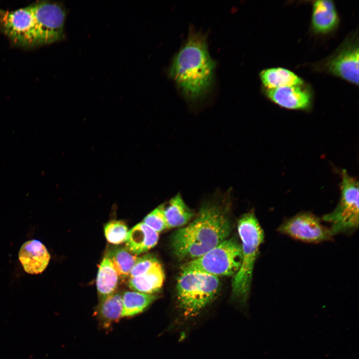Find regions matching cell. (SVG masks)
<instances>
[{"label": "cell", "mask_w": 359, "mask_h": 359, "mask_svg": "<svg viewBox=\"0 0 359 359\" xmlns=\"http://www.w3.org/2000/svg\"><path fill=\"white\" fill-rule=\"evenodd\" d=\"M0 32L10 43L26 49L47 45L39 19L31 4L14 10L0 8Z\"/></svg>", "instance_id": "5b68a950"}, {"label": "cell", "mask_w": 359, "mask_h": 359, "mask_svg": "<svg viewBox=\"0 0 359 359\" xmlns=\"http://www.w3.org/2000/svg\"><path fill=\"white\" fill-rule=\"evenodd\" d=\"M358 43L347 41L325 63L331 73L353 84H359Z\"/></svg>", "instance_id": "30bf717a"}, {"label": "cell", "mask_w": 359, "mask_h": 359, "mask_svg": "<svg viewBox=\"0 0 359 359\" xmlns=\"http://www.w3.org/2000/svg\"><path fill=\"white\" fill-rule=\"evenodd\" d=\"M260 77L266 89L300 86L304 83L302 79L294 73L281 67L265 69L261 72Z\"/></svg>", "instance_id": "2e32d148"}, {"label": "cell", "mask_w": 359, "mask_h": 359, "mask_svg": "<svg viewBox=\"0 0 359 359\" xmlns=\"http://www.w3.org/2000/svg\"><path fill=\"white\" fill-rule=\"evenodd\" d=\"M38 18L47 44L64 39L67 10L60 2L38 0L31 4Z\"/></svg>", "instance_id": "9c48e42d"}, {"label": "cell", "mask_w": 359, "mask_h": 359, "mask_svg": "<svg viewBox=\"0 0 359 359\" xmlns=\"http://www.w3.org/2000/svg\"><path fill=\"white\" fill-rule=\"evenodd\" d=\"M157 299L155 294L134 291L124 292L122 296V317H132L143 312Z\"/></svg>", "instance_id": "ffe728a7"}, {"label": "cell", "mask_w": 359, "mask_h": 359, "mask_svg": "<svg viewBox=\"0 0 359 359\" xmlns=\"http://www.w3.org/2000/svg\"><path fill=\"white\" fill-rule=\"evenodd\" d=\"M18 258L24 271L30 274L42 272L48 264L50 256L45 245L39 240L32 239L21 246Z\"/></svg>", "instance_id": "7c38bea8"}, {"label": "cell", "mask_w": 359, "mask_h": 359, "mask_svg": "<svg viewBox=\"0 0 359 359\" xmlns=\"http://www.w3.org/2000/svg\"><path fill=\"white\" fill-rule=\"evenodd\" d=\"M106 257L113 264L119 277L125 278L130 276L131 271L138 257L126 247L114 248L107 252Z\"/></svg>", "instance_id": "44dd1931"}, {"label": "cell", "mask_w": 359, "mask_h": 359, "mask_svg": "<svg viewBox=\"0 0 359 359\" xmlns=\"http://www.w3.org/2000/svg\"><path fill=\"white\" fill-rule=\"evenodd\" d=\"M219 288L217 277L195 271H181L176 285L178 306L185 317H195L215 298Z\"/></svg>", "instance_id": "277c9868"}, {"label": "cell", "mask_w": 359, "mask_h": 359, "mask_svg": "<svg viewBox=\"0 0 359 359\" xmlns=\"http://www.w3.org/2000/svg\"><path fill=\"white\" fill-rule=\"evenodd\" d=\"M237 229L241 241L242 261L239 270L233 277L232 293L235 299L244 302L250 292L254 265L264 235L253 212L245 213L240 218Z\"/></svg>", "instance_id": "3957f363"}, {"label": "cell", "mask_w": 359, "mask_h": 359, "mask_svg": "<svg viewBox=\"0 0 359 359\" xmlns=\"http://www.w3.org/2000/svg\"><path fill=\"white\" fill-rule=\"evenodd\" d=\"M231 227L226 206L216 202L205 203L193 221L173 234L172 251L181 260L198 258L228 238Z\"/></svg>", "instance_id": "6da1fadb"}, {"label": "cell", "mask_w": 359, "mask_h": 359, "mask_svg": "<svg viewBox=\"0 0 359 359\" xmlns=\"http://www.w3.org/2000/svg\"><path fill=\"white\" fill-rule=\"evenodd\" d=\"M342 177L339 203L334 210L322 218L330 224L329 228L333 236L351 232L359 227L358 182L345 170L342 171Z\"/></svg>", "instance_id": "52a82bcc"}, {"label": "cell", "mask_w": 359, "mask_h": 359, "mask_svg": "<svg viewBox=\"0 0 359 359\" xmlns=\"http://www.w3.org/2000/svg\"><path fill=\"white\" fill-rule=\"evenodd\" d=\"M339 18L334 3L331 0H317L313 4L312 25L316 32L327 33L334 29Z\"/></svg>", "instance_id": "9a60e30c"}, {"label": "cell", "mask_w": 359, "mask_h": 359, "mask_svg": "<svg viewBox=\"0 0 359 359\" xmlns=\"http://www.w3.org/2000/svg\"><path fill=\"white\" fill-rule=\"evenodd\" d=\"M128 227L123 221L113 220L104 226V233L107 241L114 244L125 242L128 233Z\"/></svg>", "instance_id": "7402d4cb"}, {"label": "cell", "mask_w": 359, "mask_h": 359, "mask_svg": "<svg viewBox=\"0 0 359 359\" xmlns=\"http://www.w3.org/2000/svg\"><path fill=\"white\" fill-rule=\"evenodd\" d=\"M164 279V271L158 261L144 273L130 278L128 286L134 291L155 294L162 288Z\"/></svg>", "instance_id": "5bb4252c"}, {"label": "cell", "mask_w": 359, "mask_h": 359, "mask_svg": "<svg viewBox=\"0 0 359 359\" xmlns=\"http://www.w3.org/2000/svg\"><path fill=\"white\" fill-rule=\"evenodd\" d=\"M242 261L241 243L236 238H227L195 259L187 261L181 271H195L218 276H234Z\"/></svg>", "instance_id": "8992f818"}, {"label": "cell", "mask_w": 359, "mask_h": 359, "mask_svg": "<svg viewBox=\"0 0 359 359\" xmlns=\"http://www.w3.org/2000/svg\"><path fill=\"white\" fill-rule=\"evenodd\" d=\"M119 276L110 259L105 256L99 267L96 286L101 298L109 296L116 289Z\"/></svg>", "instance_id": "d6986e66"}, {"label": "cell", "mask_w": 359, "mask_h": 359, "mask_svg": "<svg viewBox=\"0 0 359 359\" xmlns=\"http://www.w3.org/2000/svg\"><path fill=\"white\" fill-rule=\"evenodd\" d=\"M122 296L114 292L101 298L96 315L104 327L107 328L122 317Z\"/></svg>", "instance_id": "ac0fdd59"}, {"label": "cell", "mask_w": 359, "mask_h": 359, "mask_svg": "<svg viewBox=\"0 0 359 359\" xmlns=\"http://www.w3.org/2000/svg\"><path fill=\"white\" fill-rule=\"evenodd\" d=\"M215 65L208 52L206 36L191 29L174 56L169 73L184 96L195 100L210 89Z\"/></svg>", "instance_id": "7a4b0ae2"}, {"label": "cell", "mask_w": 359, "mask_h": 359, "mask_svg": "<svg viewBox=\"0 0 359 359\" xmlns=\"http://www.w3.org/2000/svg\"><path fill=\"white\" fill-rule=\"evenodd\" d=\"M158 261V259L152 254L138 257L131 271L130 277L138 276L144 273Z\"/></svg>", "instance_id": "cb8c5ba5"}, {"label": "cell", "mask_w": 359, "mask_h": 359, "mask_svg": "<svg viewBox=\"0 0 359 359\" xmlns=\"http://www.w3.org/2000/svg\"><path fill=\"white\" fill-rule=\"evenodd\" d=\"M164 215L167 228H172L185 225L192 217L193 213L178 193L164 207Z\"/></svg>", "instance_id": "e0dca14e"}, {"label": "cell", "mask_w": 359, "mask_h": 359, "mask_svg": "<svg viewBox=\"0 0 359 359\" xmlns=\"http://www.w3.org/2000/svg\"><path fill=\"white\" fill-rule=\"evenodd\" d=\"M163 204L160 205L149 213L143 222L153 230L159 233L167 228Z\"/></svg>", "instance_id": "603a6c76"}, {"label": "cell", "mask_w": 359, "mask_h": 359, "mask_svg": "<svg viewBox=\"0 0 359 359\" xmlns=\"http://www.w3.org/2000/svg\"><path fill=\"white\" fill-rule=\"evenodd\" d=\"M301 86L266 89L265 94L270 100L282 107L294 110L305 109L311 105V95Z\"/></svg>", "instance_id": "8fae6325"}, {"label": "cell", "mask_w": 359, "mask_h": 359, "mask_svg": "<svg viewBox=\"0 0 359 359\" xmlns=\"http://www.w3.org/2000/svg\"><path fill=\"white\" fill-rule=\"evenodd\" d=\"M278 230L293 238L309 243L328 241L333 236L329 227L308 212L299 213L286 220L280 225Z\"/></svg>", "instance_id": "ba28073f"}, {"label": "cell", "mask_w": 359, "mask_h": 359, "mask_svg": "<svg viewBox=\"0 0 359 359\" xmlns=\"http://www.w3.org/2000/svg\"><path fill=\"white\" fill-rule=\"evenodd\" d=\"M159 240V233L143 222L134 226L128 233L126 248L137 255L153 248Z\"/></svg>", "instance_id": "4fadbf2b"}]
</instances>
